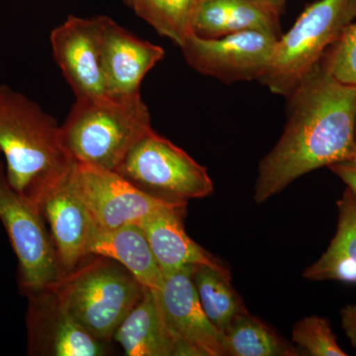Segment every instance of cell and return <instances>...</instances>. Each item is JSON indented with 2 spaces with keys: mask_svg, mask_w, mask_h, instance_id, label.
<instances>
[{
  "mask_svg": "<svg viewBox=\"0 0 356 356\" xmlns=\"http://www.w3.org/2000/svg\"><path fill=\"white\" fill-rule=\"evenodd\" d=\"M113 339L128 356H175L156 291L145 287L142 298L117 327Z\"/></svg>",
  "mask_w": 356,
  "mask_h": 356,
  "instance_id": "e0dca14e",
  "label": "cell"
},
{
  "mask_svg": "<svg viewBox=\"0 0 356 356\" xmlns=\"http://www.w3.org/2000/svg\"><path fill=\"white\" fill-rule=\"evenodd\" d=\"M280 36L266 31H243L216 39L192 34L180 46L192 69L222 83L261 81Z\"/></svg>",
  "mask_w": 356,
  "mask_h": 356,
  "instance_id": "ba28073f",
  "label": "cell"
},
{
  "mask_svg": "<svg viewBox=\"0 0 356 356\" xmlns=\"http://www.w3.org/2000/svg\"><path fill=\"white\" fill-rule=\"evenodd\" d=\"M192 267L165 275L156 291L175 356H228L222 332L206 316L191 277Z\"/></svg>",
  "mask_w": 356,
  "mask_h": 356,
  "instance_id": "30bf717a",
  "label": "cell"
},
{
  "mask_svg": "<svg viewBox=\"0 0 356 356\" xmlns=\"http://www.w3.org/2000/svg\"><path fill=\"white\" fill-rule=\"evenodd\" d=\"M264 1L269 2V3H273V6H277L280 10H283L287 0H264Z\"/></svg>",
  "mask_w": 356,
  "mask_h": 356,
  "instance_id": "4316f807",
  "label": "cell"
},
{
  "mask_svg": "<svg viewBox=\"0 0 356 356\" xmlns=\"http://www.w3.org/2000/svg\"><path fill=\"white\" fill-rule=\"evenodd\" d=\"M153 131L142 95L79 98L60 140L74 163L115 172L129 152Z\"/></svg>",
  "mask_w": 356,
  "mask_h": 356,
  "instance_id": "3957f363",
  "label": "cell"
},
{
  "mask_svg": "<svg viewBox=\"0 0 356 356\" xmlns=\"http://www.w3.org/2000/svg\"><path fill=\"white\" fill-rule=\"evenodd\" d=\"M191 277L206 316L220 332H224L236 316L248 311L232 285L228 268L199 264L192 266Z\"/></svg>",
  "mask_w": 356,
  "mask_h": 356,
  "instance_id": "ffe728a7",
  "label": "cell"
},
{
  "mask_svg": "<svg viewBox=\"0 0 356 356\" xmlns=\"http://www.w3.org/2000/svg\"><path fill=\"white\" fill-rule=\"evenodd\" d=\"M334 79L356 88V23L346 28L341 36L321 60Z\"/></svg>",
  "mask_w": 356,
  "mask_h": 356,
  "instance_id": "cb8c5ba5",
  "label": "cell"
},
{
  "mask_svg": "<svg viewBox=\"0 0 356 356\" xmlns=\"http://www.w3.org/2000/svg\"><path fill=\"white\" fill-rule=\"evenodd\" d=\"M0 152L11 186L38 208L74 165L63 146L57 121L4 84L0 86Z\"/></svg>",
  "mask_w": 356,
  "mask_h": 356,
  "instance_id": "7a4b0ae2",
  "label": "cell"
},
{
  "mask_svg": "<svg viewBox=\"0 0 356 356\" xmlns=\"http://www.w3.org/2000/svg\"><path fill=\"white\" fill-rule=\"evenodd\" d=\"M91 254L103 255L128 269L143 286L159 291L165 275L140 225L131 224L111 231H98Z\"/></svg>",
  "mask_w": 356,
  "mask_h": 356,
  "instance_id": "ac0fdd59",
  "label": "cell"
},
{
  "mask_svg": "<svg viewBox=\"0 0 356 356\" xmlns=\"http://www.w3.org/2000/svg\"><path fill=\"white\" fill-rule=\"evenodd\" d=\"M129 2H130V0H125V3L127 4V6L129 4Z\"/></svg>",
  "mask_w": 356,
  "mask_h": 356,
  "instance_id": "83f0119b",
  "label": "cell"
},
{
  "mask_svg": "<svg viewBox=\"0 0 356 356\" xmlns=\"http://www.w3.org/2000/svg\"><path fill=\"white\" fill-rule=\"evenodd\" d=\"M115 172L147 195L168 203L187 205L214 191L207 168L154 130L135 145Z\"/></svg>",
  "mask_w": 356,
  "mask_h": 356,
  "instance_id": "8992f818",
  "label": "cell"
},
{
  "mask_svg": "<svg viewBox=\"0 0 356 356\" xmlns=\"http://www.w3.org/2000/svg\"><path fill=\"white\" fill-rule=\"evenodd\" d=\"M72 168L44 196L39 207L50 231L63 273L76 268L91 254L98 233L74 186Z\"/></svg>",
  "mask_w": 356,
  "mask_h": 356,
  "instance_id": "7c38bea8",
  "label": "cell"
},
{
  "mask_svg": "<svg viewBox=\"0 0 356 356\" xmlns=\"http://www.w3.org/2000/svg\"><path fill=\"white\" fill-rule=\"evenodd\" d=\"M356 19V0H317L281 35L259 83L288 97Z\"/></svg>",
  "mask_w": 356,
  "mask_h": 356,
  "instance_id": "5b68a950",
  "label": "cell"
},
{
  "mask_svg": "<svg viewBox=\"0 0 356 356\" xmlns=\"http://www.w3.org/2000/svg\"><path fill=\"white\" fill-rule=\"evenodd\" d=\"M25 322L29 356H104L109 343L89 334L70 315L51 287L25 296Z\"/></svg>",
  "mask_w": 356,
  "mask_h": 356,
  "instance_id": "8fae6325",
  "label": "cell"
},
{
  "mask_svg": "<svg viewBox=\"0 0 356 356\" xmlns=\"http://www.w3.org/2000/svg\"><path fill=\"white\" fill-rule=\"evenodd\" d=\"M286 126L261 159L254 202L261 204L307 173L356 154V88L337 81L321 62L290 93Z\"/></svg>",
  "mask_w": 356,
  "mask_h": 356,
  "instance_id": "6da1fadb",
  "label": "cell"
},
{
  "mask_svg": "<svg viewBox=\"0 0 356 356\" xmlns=\"http://www.w3.org/2000/svg\"><path fill=\"white\" fill-rule=\"evenodd\" d=\"M49 287L89 334L109 343L145 290L126 267L98 254L89 255Z\"/></svg>",
  "mask_w": 356,
  "mask_h": 356,
  "instance_id": "277c9868",
  "label": "cell"
},
{
  "mask_svg": "<svg viewBox=\"0 0 356 356\" xmlns=\"http://www.w3.org/2000/svg\"><path fill=\"white\" fill-rule=\"evenodd\" d=\"M54 58L76 99L107 95L99 50V16L70 15L50 36Z\"/></svg>",
  "mask_w": 356,
  "mask_h": 356,
  "instance_id": "4fadbf2b",
  "label": "cell"
},
{
  "mask_svg": "<svg viewBox=\"0 0 356 356\" xmlns=\"http://www.w3.org/2000/svg\"><path fill=\"white\" fill-rule=\"evenodd\" d=\"M185 211L186 207L166 208L140 224L163 275L199 264L227 268L187 235Z\"/></svg>",
  "mask_w": 356,
  "mask_h": 356,
  "instance_id": "2e32d148",
  "label": "cell"
},
{
  "mask_svg": "<svg viewBox=\"0 0 356 356\" xmlns=\"http://www.w3.org/2000/svg\"><path fill=\"white\" fill-rule=\"evenodd\" d=\"M337 231L317 261L303 271L305 280L356 283V195L346 187L337 202Z\"/></svg>",
  "mask_w": 356,
  "mask_h": 356,
  "instance_id": "d6986e66",
  "label": "cell"
},
{
  "mask_svg": "<svg viewBox=\"0 0 356 356\" xmlns=\"http://www.w3.org/2000/svg\"><path fill=\"white\" fill-rule=\"evenodd\" d=\"M339 314L344 334L353 348H356V303L343 307Z\"/></svg>",
  "mask_w": 356,
  "mask_h": 356,
  "instance_id": "484cf974",
  "label": "cell"
},
{
  "mask_svg": "<svg viewBox=\"0 0 356 356\" xmlns=\"http://www.w3.org/2000/svg\"><path fill=\"white\" fill-rule=\"evenodd\" d=\"M292 341L311 356H346L337 343L329 320L310 316L300 320L292 330Z\"/></svg>",
  "mask_w": 356,
  "mask_h": 356,
  "instance_id": "603a6c76",
  "label": "cell"
},
{
  "mask_svg": "<svg viewBox=\"0 0 356 356\" xmlns=\"http://www.w3.org/2000/svg\"><path fill=\"white\" fill-rule=\"evenodd\" d=\"M72 179L98 231L137 224L166 208L186 207L152 197L116 172L74 163Z\"/></svg>",
  "mask_w": 356,
  "mask_h": 356,
  "instance_id": "9c48e42d",
  "label": "cell"
},
{
  "mask_svg": "<svg viewBox=\"0 0 356 356\" xmlns=\"http://www.w3.org/2000/svg\"><path fill=\"white\" fill-rule=\"evenodd\" d=\"M0 221L18 261V284L24 296L51 286L63 274L43 214L11 186L0 161Z\"/></svg>",
  "mask_w": 356,
  "mask_h": 356,
  "instance_id": "52a82bcc",
  "label": "cell"
},
{
  "mask_svg": "<svg viewBox=\"0 0 356 356\" xmlns=\"http://www.w3.org/2000/svg\"><path fill=\"white\" fill-rule=\"evenodd\" d=\"M202 0H130L128 6L161 36L181 46L192 33V23Z\"/></svg>",
  "mask_w": 356,
  "mask_h": 356,
  "instance_id": "7402d4cb",
  "label": "cell"
},
{
  "mask_svg": "<svg viewBox=\"0 0 356 356\" xmlns=\"http://www.w3.org/2000/svg\"><path fill=\"white\" fill-rule=\"evenodd\" d=\"M329 168L356 195V154L346 161L334 163Z\"/></svg>",
  "mask_w": 356,
  "mask_h": 356,
  "instance_id": "d4e9b609",
  "label": "cell"
},
{
  "mask_svg": "<svg viewBox=\"0 0 356 356\" xmlns=\"http://www.w3.org/2000/svg\"><path fill=\"white\" fill-rule=\"evenodd\" d=\"M280 10L264 0H202L192 33L216 39L243 31H266L281 36Z\"/></svg>",
  "mask_w": 356,
  "mask_h": 356,
  "instance_id": "9a60e30c",
  "label": "cell"
},
{
  "mask_svg": "<svg viewBox=\"0 0 356 356\" xmlns=\"http://www.w3.org/2000/svg\"><path fill=\"white\" fill-rule=\"evenodd\" d=\"M100 62L107 95H140L149 70L165 57L158 44L138 38L108 16H99Z\"/></svg>",
  "mask_w": 356,
  "mask_h": 356,
  "instance_id": "5bb4252c",
  "label": "cell"
},
{
  "mask_svg": "<svg viewBox=\"0 0 356 356\" xmlns=\"http://www.w3.org/2000/svg\"><path fill=\"white\" fill-rule=\"evenodd\" d=\"M355 142H356V120H355Z\"/></svg>",
  "mask_w": 356,
  "mask_h": 356,
  "instance_id": "f1b7e54d",
  "label": "cell"
},
{
  "mask_svg": "<svg viewBox=\"0 0 356 356\" xmlns=\"http://www.w3.org/2000/svg\"><path fill=\"white\" fill-rule=\"evenodd\" d=\"M228 356H297L300 351L248 311L222 332Z\"/></svg>",
  "mask_w": 356,
  "mask_h": 356,
  "instance_id": "44dd1931",
  "label": "cell"
}]
</instances>
